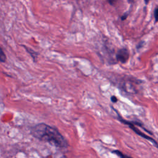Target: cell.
Wrapping results in <instances>:
<instances>
[{"label":"cell","instance_id":"9c48e42d","mask_svg":"<svg viewBox=\"0 0 158 158\" xmlns=\"http://www.w3.org/2000/svg\"><path fill=\"white\" fill-rule=\"evenodd\" d=\"M128 12H127V13H125L122 16V17H121V19L122 20H125L127 18V17H128Z\"/></svg>","mask_w":158,"mask_h":158},{"label":"cell","instance_id":"7a4b0ae2","mask_svg":"<svg viewBox=\"0 0 158 158\" xmlns=\"http://www.w3.org/2000/svg\"><path fill=\"white\" fill-rule=\"evenodd\" d=\"M118 119H119V120H120L121 122H122L123 123H124V124L127 125L128 126H129V127H130L134 132H135L137 135H138L139 136L143 137V138H144V139H147V140H148V141H151L153 144H154L155 146L157 147V141H155L152 138L149 136L148 135H146L145 133H143L142 131H141L138 128H137L135 127V125L133 124V123L132 121L125 120V119L122 118L120 117H119V118H118Z\"/></svg>","mask_w":158,"mask_h":158},{"label":"cell","instance_id":"3957f363","mask_svg":"<svg viewBox=\"0 0 158 158\" xmlns=\"http://www.w3.org/2000/svg\"><path fill=\"white\" fill-rule=\"evenodd\" d=\"M129 56V51L126 48L119 49L115 55L116 59L122 64H125L128 61Z\"/></svg>","mask_w":158,"mask_h":158},{"label":"cell","instance_id":"277c9868","mask_svg":"<svg viewBox=\"0 0 158 158\" xmlns=\"http://www.w3.org/2000/svg\"><path fill=\"white\" fill-rule=\"evenodd\" d=\"M112 153L116 154L119 158H133L129 156L124 154L123 153H122L121 151H120L118 150H114L112 151Z\"/></svg>","mask_w":158,"mask_h":158},{"label":"cell","instance_id":"5b68a950","mask_svg":"<svg viewBox=\"0 0 158 158\" xmlns=\"http://www.w3.org/2000/svg\"><path fill=\"white\" fill-rule=\"evenodd\" d=\"M24 48L26 49V50H27V51L31 55V56L33 57V59H34V60L36 59V57H37V56H38V53H37V52H36L35 51H33L31 49H30V48H28L27 47H26V46H24Z\"/></svg>","mask_w":158,"mask_h":158},{"label":"cell","instance_id":"8992f818","mask_svg":"<svg viewBox=\"0 0 158 158\" xmlns=\"http://www.w3.org/2000/svg\"><path fill=\"white\" fill-rule=\"evenodd\" d=\"M6 60V56L2 48H0V62H4Z\"/></svg>","mask_w":158,"mask_h":158},{"label":"cell","instance_id":"52a82bcc","mask_svg":"<svg viewBox=\"0 0 158 158\" xmlns=\"http://www.w3.org/2000/svg\"><path fill=\"white\" fill-rule=\"evenodd\" d=\"M157 11H158L157 7H156V9H154V19H155V22H156L157 21Z\"/></svg>","mask_w":158,"mask_h":158},{"label":"cell","instance_id":"6da1fadb","mask_svg":"<svg viewBox=\"0 0 158 158\" xmlns=\"http://www.w3.org/2000/svg\"><path fill=\"white\" fill-rule=\"evenodd\" d=\"M31 133L36 139L47 142L57 148H64L68 145L65 139L56 128L44 123L35 125L31 128Z\"/></svg>","mask_w":158,"mask_h":158},{"label":"cell","instance_id":"ba28073f","mask_svg":"<svg viewBox=\"0 0 158 158\" xmlns=\"http://www.w3.org/2000/svg\"><path fill=\"white\" fill-rule=\"evenodd\" d=\"M110 100H111V101H112V102L115 103V102H117L118 99L117 98V97H116V96H111V98H110Z\"/></svg>","mask_w":158,"mask_h":158}]
</instances>
